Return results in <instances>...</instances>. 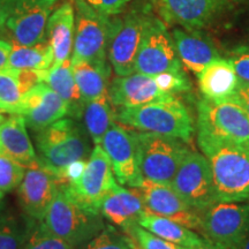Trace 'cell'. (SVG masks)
<instances>
[{"instance_id": "29", "label": "cell", "mask_w": 249, "mask_h": 249, "mask_svg": "<svg viewBox=\"0 0 249 249\" xmlns=\"http://www.w3.org/2000/svg\"><path fill=\"white\" fill-rule=\"evenodd\" d=\"M53 65V50L49 40L37 45L24 46L12 44L8 67L13 70L45 71Z\"/></svg>"}, {"instance_id": "11", "label": "cell", "mask_w": 249, "mask_h": 249, "mask_svg": "<svg viewBox=\"0 0 249 249\" xmlns=\"http://www.w3.org/2000/svg\"><path fill=\"white\" fill-rule=\"evenodd\" d=\"M170 186L200 213L216 202L210 164L200 152L188 151Z\"/></svg>"}, {"instance_id": "15", "label": "cell", "mask_w": 249, "mask_h": 249, "mask_svg": "<svg viewBox=\"0 0 249 249\" xmlns=\"http://www.w3.org/2000/svg\"><path fill=\"white\" fill-rule=\"evenodd\" d=\"M59 185L57 176L43 166L38 160L30 164L18 186V202L23 213L33 220L42 222Z\"/></svg>"}, {"instance_id": "30", "label": "cell", "mask_w": 249, "mask_h": 249, "mask_svg": "<svg viewBox=\"0 0 249 249\" xmlns=\"http://www.w3.org/2000/svg\"><path fill=\"white\" fill-rule=\"evenodd\" d=\"M36 220L0 207V249H22Z\"/></svg>"}, {"instance_id": "23", "label": "cell", "mask_w": 249, "mask_h": 249, "mask_svg": "<svg viewBox=\"0 0 249 249\" xmlns=\"http://www.w3.org/2000/svg\"><path fill=\"white\" fill-rule=\"evenodd\" d=\"M40 82L54 90L67 103L70 107V117L74 119L82 118L87 102L83 99L76 85L71 59L57 66H51L49 70L40 71Z\"/></svg>"}, {"instance_id": "28", "label": "cell", "mask_w": 249, "mask_h": 249, "mask_svg": "<svg viewBox=\"0 0 249 249\" xmlns=\"http://www.w3.org/2000/svg\"><path fill=\"white\" fill-rule=\"evenodd\" d=\"M82 119L83 126L93 144H102L105 134L116 121V111L113 110L108 93L101 98L87 102Z\"/></svg>"}, {"instance_id": "16", "label": "cell", "mask_w": 249, "mask_h": 249, "mask_svg": "<svg viewBox=\"0 0 249 249\" xmlns=\"http://www.w3.org/2000/svg\"><path fill=\"white\" fill-rule=\"evenodd\" d=\"M138 188L149 213L166 217L200 233L201 213L183 201L170 185L143 179Z\"/></svg>"}, {"instance_id": "12", "label": "cell", "mask_w": 249, "mask_h": 249, "mask_svg": "<svg viewBox=\"0 0 249 249\" xmlns=\"http://www.w3.org/2000/svg\"><path fill=\"white\" fill-rule=\"evenodd\" d=\"M172 35L157 18H148L135 60V71L156 76L164 71L181 70Z\"/></svg>"}, {"instance_id": "31", "label": "cell", "mask_w": 249, "mask_h": 249, "mask_svg": "<svg viewBox=\"0 0 249 249\" xmlns=\"http://www.w3.org/2000/svg\"><path fill=\"white\" fill-rule=\"evenodd\" d=\"M29 91L22 80V70L7 68L0 71V101L8 113L18 114L24 93Z\"/></svg>"}, {"instance_id": "35", "label": "cell", "mask_w": 249, "mask_h": 249, "mask_svg": "<svg viewBox=\"0 0 249 249\" xmlns=\"http://www.w3.org/2000/svg\"><path fill=\"white\" fill-rule=\"evenodd\" d=\"M24 172L26 170L23 165L0 155V191L2 193L14 191L22 181Z\"/></svg>"}, {"instance_id": "25", "label": "cell", "mask_w": 249, "mask_h": 249, "mask_svg": "<svg viewBox=\"0 0 249 249\" xmlns=\"http://www.w3.org/2000/svg\"><path fill=\"white\" fill-rule=\"evenodd\" d=\"M160 5L167 21L189 30L207 24L216 9L217 0H160Z\"/></svg>"}, {"instance_id": "13", "label": "cell", "mask_w": 249, "mask_h": 249, "mask_svg": "<svg viewBox=\"0 0 249 249\" xmlns=\"http://www.w3.org/2000/svg\"><path fill=\"white\" fill-rule=\"evenodd\" d=\"M147 18L132 12L110 22L107 58L117 76L135 71V60L141 44Z\"/></svg>"}, {"instance_id": "1", "label": "cell", "mask_w": 249, "mask_h": 249, "mask_svg": "<svg viewBox=\"0 0 249 249\" xmlns=\"http://www.w3.org/2000/svg\"><path fill=\"white\" fill-rule=\"evenodd\" d=\"M197 144L210 164L216 202L249 201V145L202 130Z\"/></svg>"}, {"instance_id": "10", "label": "cell", "mask_w": 249, "mask_h": 249, "mask_svg": "<svg viewBox=\"0 0 249 249\" xmlns=\"http://www.w3.org/2000/svg\"><path fill=\"white\" fill-rule=\"evenodd\" d=\"M57 0H5V27L18 45L33 46L46 40V24Z\"/></svg>"}, {"instance_id": "20", "label": "cell", "mask_w": 249, "mask_h": 249, "mask_svg": "<svg viewBox=\"0 0 249 249\" xmlns=\"http://www.w3.org/2000/svg\"><path fill=\"white\" fill-rule=\"evenodd\" d=\"M172 38L180 61L196 75L211 61L220 58L213 43L192 29L187 31L176 28L172 31Z\"/></svg>"}, {"instance_id": "40", "label": "cell", "mask_w": 249, "mask_h": 249, "mask_svg": "<svg viewBox=\"0 0 249 249\" xmlns=\"http://www.w3.org/2000/svg\"><path fill=\"white\" fill-rule=\"evenodd\" d=\"M12 51V43L7 40L0 39V71L7 70L8 59Z\"/></svg>"}, {"instance_id": "47", "label": "cell", "mask_w": 249, "mask_h": 249, "mask_svg": "<svg viewBox=\"0 0 249 249\" xmlns=\"http://www.w3.org/2000/svg\"><path fill=\"white\" fill-rule=\"evenodd\" d=\"M2 198H4V193L0 191V207H1V202H2Z\"/></svg>"}, {"instance_id": "34", "label": "cell", "mask_w": 249, "mask_h": 249, "mask_svg": "<svg viewBox=\"0 0 249 249\" xmlns=\"http://www.w3.org/2000/svg\"><path fill=\"white\" fill-rule=\"evenodd\" d=\"M22 249H75L62 239L46 231L40 222H35L31 227Z\"/></svg>"}, {"instance_id": "43", "label": "cell", "mask_w": 249, "mask_h": 249, "mask_svg": "<svg viewBox=\"0 0 249 249\" xmlns=\"http://www.w3.org/2000/svg\"><path fill=\"white\" fill-rule=\"evenodd\" d=\"M92 7H95L96 9H99V6H101V0H87Z\"/></svg>"}, {"instance_id": "5", "label": "cell", "mask_w": 249, "mask_h": 249, "mask_svg": "<svg viewBox=\"0 0 249 249\" xmlns=\"http://www.w3.org/2000/svg\"><path fill=\"white\" fill-rule=\"evenodd\" d=\"M143 179L171 185L185 156L191 150L186 142L160 134L134 132Z\"/></svg>"}, {"instance_id": "48", "label": "cell", "mask_w": 249, "mask_h": 249, "mask_svg": "<svg viewBox=\"0 0 249 249\" xmlns=\"http://www.w3.org/2000/svg\"><path fill=\"white\" fill-rule=\"evenodd\" d=\"M2 1V0H0V2H1Z\"/></svg>"}, {"instance_id": "19", "label": "cell", "mask_w": 249, "mask_h": 249, "mask_svg": "<svg viewBox=\"0 0 249 249\" xmlns=\"http://www.w3.org/2000/svg\"><path fill=\"white\" fill-rule=\"evenodd\" d=\"M145 209L139 188L132 187L127 189L116 183L104 196L99 207V213L113 225L121 229L138 223Z\"/></svg>"}, {"instance_id": "8", "label": "cell", "mask_w": 249, "mask_h": 249, "mask_svg": "<svg viewBox=\"0 0 249 249\" xmlns=\"http://www.w3.org/2000/svg\"><path fill=\"white\" fill-rule=\"evenodd\" d=\"M110 158L101 144H96L79 178L66 183L68 194L83 209L99 213L102 200L116 185Z\"/></svg>"}, {"instance_id": "9", "label": "cell", "mask_w": 249, "mask_h": 249, "mask_svg": "<svg viewBox=\"0 0 249 249\" xmlns=\"http://www.w3.org/2000/svg\"><path fill=\"white\" fill-rule=\"evenodd\" d=\"M197 130L249 145V117L232 98L222 101L203 98L198 102Z\"/></svg>"}, {"instance_id": "6", "label": "cell", "mask_w": 249, "mask_h": 249, "mask_svg": "<svg viewBox=\"0 0 249 249\" xmlns=\"http://www.w3.org/2000/svg\"><path fill=\"white\" fill-rule=\"evenodd\" d=\"M73 2L75 31L71 61L107 65L110 18L103 15L87 0H73Z\"/></svg>"}, {"instance_id": "22", "label": "cell", "mask_w": 249, "mask_h": 249, "mask_svg": "<svg viewBox=\"0 0 249 249\" xmlns=\"http://www.w3.org/2000/svg\"><path fill=\"white\" fill-rule=\"evenodd\" d=\"M0 155L18 161L24 167L37 160L33 143L21 114H12L0 124Z\"/></svg>"}, {"instance_id": "46", "label": "cell", "mask_w": 249, "mask_h": 249, "mask_svg": "<svg viewBox=\"0 0 249 249\" xmlns=\"http://www.w3.org/2000/svg\"><path fill=\"white\" fill-rule=\"evenodd\" d=\"M0 111L1 112H6V113H8V111H7V108H6V107L4 104H2L1 103V101H0Z\"/></svg>"}, {"instance_id": "37", "label": "cell", "mask_w": 249, "mask_h": 249, "mask_svg": "<svg viewBox=\"0 0 249 249\" xmlns=\"http://www.w3.org/2000/svg\"><path fill=\"white\" fill-rule=\"evenodd\" d=\"M236 76L242 82L249 83V49H240L229 59Z\"/></svg>"}, {"instance_id": "4", "label": "cell", "mask_w": 249, "mask_h": 249, "mask_svg": "<svg viewBox=\"0 0 249 249\" xmlns=\"http://www.w3.org/2000/svg\"><path fill=\"white\" fill-rule=\"evenodd\" d=\"M42 225L46 231L77 248L89 241L104 229L101 213L83 209L68 194L66 183L59 185Z\"/></svg>"}, {"instance_id": "32", "label": "cell", "mask_w": 249, "mask_h": 249, "mask_svg": "<svg viewBox=\"0 0 249 249\" xmlns=\"http://www.w3.org/2000/svg\"><path fill=\"white\" fill-rule=\"evenodd\" d=\"M75 249H136L132 239L116 227L105 226L97 235Z\"/></svg>"}, {"instance_id": "14", "label": "cell", "mask_w": 249, "mask_h": 249, "mask_svg": "<svg viewBox=\"0 0 249 249\" xmlns=\"http://www.w3.org/2000/svg\"><path fill=\"white\" fill-rule=\"evenodd\" d=\"M101 145L110 158L118 182L136 188L141 186L143 177L134 132H129L123 124H113L105 134Z\"/></svg>"}, {"instance_id": "7", "label": "cell", "mask_w": 249, "mask_h": 249, "mask_svg": "<svg viewBox=\"0 0 249 249\" xmlns=\"http://www.w3.org/2000/svg\"><path fill=\"white\" fill-rule=\"evenodd\" d=\"M204 239L229 249H239L249 235V203L214 202L201 213Z\"/></svg>"}, {"instance_id": "27", "label": "cell", "mask_w": 249, "mask_h": 249, "mask_svg": "<svg viewBox=\"0 0 249 249\" xmlns=\"http://www.w3.org/2000/svg\"><path fill=\"white\" fill-rule=\"evenodd\" d=\"M76 85L86 102L101 98L108 93L111 68L89 61L71 62Z\"/></svg>"}, {"instance_id": "21", "label": "cell", "mask_w": 249, "mask_h": 249, "mask_svg": "<svg viewBox=\"0 0 249 249\" xmlns=\"http://www.w3.org/2000/svg\"><path fill=\"white\" fill-rule=\"evenodd\" d=\"M75 31V11L71 2H64L50 15L46 24V39L53 50V65L57 66L71 57Z\"/></svg>"}, {"instance_id": "45", "label": "cell", "mask_w": 249, "mask_h": 249, "mask_svg": "<svg viewBox=\"0 0 249 249\" xmlns=\"http://www.w3.org/2000/svg\"><path fill=\"white\" fill-rule=\"evenodd\" d=\"M5 113H6V112H1V111H0V124L4 123V121L8 118L7 116H6Z\"/></svg>"}, {"instance_id": "36", "label": "cell", "mask_w": 249, "mask_h": 249, "mask_svg": "<svg viewBox=\"0 0 249 249\" xmlns=\"http://www.w3.org/2000/svg\"><path fill=\"white\" fill-rule=\"evenodd\" d=\"M154 79L160 90H163L166 93H171V95L188 91L192 88L191 82H189L183 68L177 71H164V73L154 76Z\"/></svg>"}, {"instance_id": "17", "label": "cell", "mask_w": 249, "mask_h": 249, "mask_svg": "<svg viewBox=\"0 0 249 249\" xmlns=\"http://www.w3.org/2000/svg\"><path fill=\"white\" fill-rule=\"evenodd\" d=\"M18 114L24 118L33 132H37L70 116V107L54 90L40 82L24 93Z\"/></svg>"}, {"instance_id": "38", "label": "cell", "mask_w": 249, "mask_h": 249, "mask_svg": "<svg viewBox=\"0 0 249 249\" xmlns=\"http://www.w3.org/2000/svg\"><path fill=\"white\" fill-rule=\"evenodd\" d=\"M130 0H101L98 11L105 17H114L124 11Z\"/></svg>"}, {"instance_id": "26", "label": "cell", "mask_w": 249, "mask_h": 249, "mask_svg": "<svg viewBox=\"0 0 249 249\" xmlns=\"http://www.w3.org/2000/svg\"><path fill=\"white\" fill-rule=\"evenodd\" d=\"M138 224L164 240L180 245L187 249L198 247L205 241L204 238H201L197 233L188 227L166 217L149 213V211H145L141 214V217L138 219Z\"/></svg>"}, {"instance_id": "39", "label": "cell", "mask_w": 249, "mask_h": 249, "mask_svg": "<svg viewBox=\"0 0 249 249\" xmlns=\"http://www.w3.org/2000/svg\"><path fill=\"white\" fill-rule=\"evenodd\" d=\"M233 101L238 103L240 107L244 108L249 117V83L242 82V81L239 80L238 87H236L235 92L233 93L232 97Z\"/></svg>"}, {"instance_id": "24", "label": "cell", "mask_w": 249, "mask_h": 249, "mask_svg": "<svg viewBox=\"0 0 249 249\" xmlns=\"http://www.w3.org/2000/svg\"><path fill=\"white\" fill-rule=\"evenodd\" d=\"M198 87L204 98L222 101L232 97L239 83L234 68L230 60L218 58L211 61L197 74Z\"/></svg>"}, {"instance_id": "44", "label": "cell", "mask_w": 249, "mask_h": 249, "mask_svg": "<svg viewBox=\"0 0 249 249\" xmlns=\"http://www.w3.org/2000/svg\"><path fill=\"white\" fill-rule=\"evenodd\" d=\"M239 249H249V235L247 236V239L242 242V245L240 246V248Z\"/></svg>"}, {"instance_id": "2", "label": "cell", "mask_w": 249, "mask_h": 249, "mask_svg": "<svg viewBox=\"0 0 249 249\" xmlns=\"http://www.w3.org/2000/svg\"><path fill=\"white\" fill-rule=\"evenodd\" d=\"M37 160L60 178L64 171L77 160H88L90 139L85 126L73 118H62L45 128L34 132Z\"/></svg>"}, {"instance_id": "41", "label": "cell", "mask_w": 249, "mask_h": 249, "mask_svg": "<svg viewBox=\"0 0 249 249\" xmlns=\"http://www.w3.org/2000/svg\"><path fill=\"white\" fill-rule=\"evenodd\" d=\"M193 249H229V248L224 247V246L213 244V242H211L205 239V241L203 242V244H202L201 246H198V247L193 248Z\"/></svg>"}, {"instance_id": "42", "label": "cell", "mask_w": 249, "mask_h": 249, "mask_svg": "<svg viewBox=\"0 0 249 249\" xmlns=\"http://www.w3.org/2000/svg\"><path fill=\"white\" fill-rule=\"evenodd\" d=\"M6 17H7V12H6V5L5 0L0 2V30L5 27L6 23Z\"/></svg>"}, {"instance_id": "3", "label": "cell", "mask_w": 249, "mask_h": 249, "mask_svg": "<svg viewBox=\"0 0 249 249\" xmlns=\"http://www.w3.org/2000/svg\"><path fill=\"white\" fill-rule=\"evenodd\" d=\"M116 120L140 132L160 134L186 143L191 142L195 129L188 108L176 97L141 107L118 108Z\"/></svg>"}, {"instance_id": "18", "label": "cell", "mask_w": 249, "mask_h": 249, "mask_svg": "<svg viewBox=\"0 0 249 249\" xmlns=\"http://www.w3.org/2000/svg\"><path fill=\"white\" fill-rule=\"evenodd\" d=\"M108 96L113 107L118 108L141 107L174 97V95L160 90L154 76L138 71L126 76L114 77L108 86Z\"/></svg>"}, {"instance_id": "33", "label": "cell", "mask_w": 249, "mask_h": 249, "mask_svg": "<svg viewBox=\"0 0 249 249\" xmlns=\"http://www.w3.org/2000/svg\"><path fill=\"white\" fill-rule=\"evenodd\" d=\"M124 231L132 239L136 249H187L182 246L173 244L155 235L154 233L140 226L138 223L124 227Z\"/></svg>"}]
</instances>
